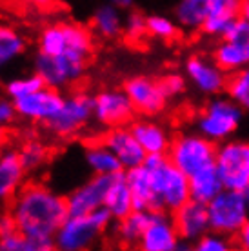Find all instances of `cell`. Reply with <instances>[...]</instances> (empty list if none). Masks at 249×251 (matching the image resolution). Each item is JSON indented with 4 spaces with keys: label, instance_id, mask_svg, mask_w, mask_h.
Wrapping results in <instances>:
<instances>
[{
    "label": "cell",
    "instance_id": "1",
    "mask_svg": "<svg viewBox=\"0 0 249 251\" xmlns=\"http://www.w3.org/2000/svg\"><path fill=\"white\" fill-rule=\"evenodd\" d=\"M6 209L20 233L38 239H53L69 217L66 197L38 180L25 182Z\"/></svg>",
    "mask_w": 249,
    "mask_h": 251
},
{
    "label": "cell",
    "instance_id": "2",
    "mask_svg": "<svg viewBox=\"0 0 249 251\" xmlns=\"http://www.w3.org/2000/svg\"><path fill=\"white\" fill-rule=\"evenodd\" d=\"M95 33L86 25L69 20H58L44 25L37 38V53L58 57V55H71V57L89 58L95 51Z\"/></svg>",
    "mask_w": 249,
    "mask_h": 251
},
{
    "label": "cell",
    "instance_id": "3",
    "mask_svg": "<svg viewBox=\"0 0 249 251\" xmlns=\"http://www.w3.org/2000/svg\"><path fill=\"white\" fill-rule=\"evenodd\" d=\"M113 222L106 207L87 215H69L53 237L56 251H91Z\"/></svg>",
    "mask_w": 249,
    "mask_h": 251
},
{
    "label": "cell",
    "instance_id": "4",
    "mask_svg": "<svg viewBox=\"0 0 249 251\" xmlns=\"http://www.w3.org/2000/svg\"><path fill=\"white\" fill-rule=\"evenodd\" d=\"M144 166L149 170L153 188H155L156 201L160 211L174 213L187 201H191L189 189V176L182 173L176 166L164 155H148Z\"/></svg>",
    "mask_w": 249,
    "mask_h": 251
},
{
    "label": "cell",
    "instance_id": "5",
    "mask_svg": "<svg viewBox=\"0 0 249 251\" xmlns=\"http://www.w3.org/2000/svg\"><path fill=\"white\" fill-rule=\"evenodd\" d=\"M246 111L227 95H215L195 117V131L215 144L237 137L242 127Z\"/></svg>",
    "mask_w": 249,
    "mask_h": 251
},
{
    "label": "cell",
    "instance_id": "6",
    "mask_svg": "<svg viewBox=\"0 0 249 251\" xmlns=\"http://www.w3.org/2000/svg\"><path fill=\"white\" fill-rule=\"evenodd\" d=\"M217 155V144L199 131H184L173 137L168 150V158L187 176L202 168L213 166Z\"/></svg>",
    "mask_w": 249,
    "mask_h": 251
},
{
    "label": "cell",
    "instance_id": "7",
    "mask_svg": "<svg viewBox=\"0 0 249 251\" xmlns=\"http://www.w3.org/2000/svg\"><path fill=\"white\" fill-rule=\"evenodd\" d=\"M93 119V95L87 91H71L66 95L60 111L44 124L55 138H71L80 135Z\"/></svg>",
    "mask_w": 249,
    "mask_h": 251
},
{
    "label": "cell",
    "instance_id": "8",
    "mask_svg": "<svg viewBox=\"0 0 249 251\" xmlns=\"http://www.w3.org/2000/svg\"><path fill=\"white\" fill-rule=\"evenodd\" d=\"M215 168L225 189L242 191L249 186V140L233 137L217 144Z\"/></svg>",
    "mask_w": 249,
    "mask_h": 251
},
{
    "label": "cell",
    "instance_id": "9",
    "mask_svg": "<svg viewBox=\"0 0 249 251\" xmlns=\"http://www.w3.org/2000/svg\"><path fill=\"white\" fill-rule=\"evenodd\" d=\"M207 213L211 231L233 239L248 222L249 207L244 201L242 191L224 188L207 204Z\"/></svg>",
    "mask_w": 249,
    "mask_h": 251
},
{
    "label": "cell",
    "instance_id": "10",
    "mask_svg": "<svg viewBox=\"0 0 249 251\" xmlns=\"http://www.w3.org/2000/svg\"><path fill=\"white\" fill-rule=\"evenodd\" d=\"M89 58L58 55L50 57L37 53L33 60V71L44 80L46 86L53 89H68L76 86L86 76Z\"/></svg>",
    "mask_w": 249,
    "mask_h": 251
},
{
    "label": "cell",
    "instance_id": "11",
    "mask_svg": "<svg viewBox=\"0 0 249 251\" xmlns=\"http://www.w3.org/2000/svg\"><path fill=\"white\" fill-rule=\"evenodd\" d=\"M135 115L137 111L124 89H102L93 95V119L102 127L129 126Z\"/></svg>",
    "mask_w": 249,
    "mask_h": 251
},
{
    "label": "cell",
    "instance_id": "12",
    "mask_svg": "<svg viewBox=\"0 0 249 251\" xmlns=\"http://www.w3.org/2000/svg\"><path fill=\"white\" fill-rule=\"evenodd\" d=\"M122 89L127 93L135 111L142 117L160 115L169 102V99L160 88V82L146 75H137L127 78Z\"/></svg>",
    "mask_w": 249,
    "mask_h": 251
},
{
    "label": "cell",
    "instance_id": "13",
    "mask_svg": "<svg viewBox=\"0 0 249 251\" xmlns=\"http://www.w3.org/2000/svg\"><path fill=\"white\" fill-rule=\"evenodd\" d=\"M64 99H66V95L60 89L44 86L35 93L15 100V106H17V113H19L20 120L44 126L60 111Z\"/></svg>",
    "mask_w": 249,
    "mask_h": 251
},
{
    "label": "cell",
    "instance_id": "14",
    "mask_svg": "<svg viewBox=\"0 0 249 251\" xmlns=\"http://www.w3.org/2000/svg\"><path fill=\"white\" fill-rule=\"evenodd\" d=\"M182 237L174 226L173 215L168 211H155L149 226L138 240L137 251H176Z\"/></svg>",
    "mask_w": 249,
    "mask_h": 251
},
{
    "label": "cell",
    "instance_id": "15",
    "mask_svg": "<svg viewBox=\"0 0 249 251\" xmlns=\"http://www.w3.org/2000/svg\"><path fill=\"white\" fill-rule=\"evenodd\" d=\"M115 175H93L66 197L69 215H87L104 207Z\"/></svg>",
    "mask_w": 249,
    "mask_h": 251
},
{
    "label": "cell",
    "instance_id": "16",
    "mask_svg": "<svg viewBox=\"0 0 249 251\" xmlns=\"http://www.w3.org/2000/svg\"><path fill=\"white\" fill-rule=\"evenodd\" d=\"M184 69H186V76L199 93L215 97V95L225 91L229 73H225L224 69L211 58L189 57Z\"/></svg>",
    "mask_w": 249,
    "mask_h": 251
},
{
    "label": "cell",
    "instance_id": "17",
    "mask_svg": "<svg viewBox=\"0 0 249 251\" xmlns=\"http://www.w3.org/2000/svg\"><path fill=\"white\" fill-rule=\"evenodd\" d=\"M100 140L109 148V150L117 155L124 170H131L142 166L148 153L144 151V148L138 144L137 137L133 135L129 126H119V127H109Z\"/></svg>",
    "mask_w": 249,
    "mask_h": 251
},
{
    "label": "cell",
    "instance_id": "18",
    "mask_svg": "<svg viewBox=\"0 0 249 251\" xmlns=\"http://www.w3.org/2000/svg\"><path fill=\"white\" fill-rule=\"evenodd\" d=\"M25 171L19 150L2 148L0 150V206H7L25 184Z\"/></svg>",
    "mask_w": 249,
    "mask_h": 251
},
{
    "label": "cell",
    "instance_id": "19",
    "mask_svg": "<svg viewBox=\"0 0 249 251\" xmlns=\"http://www.w3.org/2000/svg\"><path fill=\"white\" fill-rule=\"evenodd\" d=\"M171 215H173L174 226L180 233L182 240H186V242H195L200 237H204L206 233L211 231L207 204H204V202L191 199Z\"/></svg>",
    "mask_w": 249,
    "mask_h": 251
},
{
    "label": "cell",
    "instance_id": "20",
    "mask_svg": "<svg viewBox=\"0 0 249 251\" xmlns=\"http://www.w3.org/2000/svg\"><path fill=\"white\" fill-rule=\"evenodd\" d=\"M133 135L137 137L138 144L142 146L148 155H164L168 153L173 137L169 135L168 127L156 120H151V117L133 120L129 124Z\"/></svg>",
    "mask_w": 249,
    "mask_h": 251
},
{
    "label": "cell",
    "instance_id": "21",
    "mask_svg": "<svg viewBox=\"0 0 249 251\" xmlns=\"http://www.w3.org/2000/svg\"><path fill=\"white\" fill-rule=\"evenodd\" d=\"M125 182L129 186L133 201H135V209H151V211H160L158 201H156L151 173L146 166H137L131 170L124 171Z\"/></svg>",
    "mask_w": 249,
    "mask_h": 251
},
{
    "label": "cell",
    "instance_id": "22",
    "mask_svg": "<svg viewBox=\"0 0 249 251\" xmlns=\"http://www.w3.org/2000/svg\"><path fill=\"white\" fill-rule=\"evenodd\" d=\"M242 0H211L209 15L202 31L209 37L222 38L229 25L240 17Z\"/></svg>",
    "mask_w": 249,
    "mask_h": 251
},
{
    "label": "cell",
    "instance_id": "23",
    "mask_svg": "<svg viewBox=\"0 0 249 251\" xmlns=\"http://www.w3.org/2000/svg\"><path fill=\"white\" fill-rule=\"evenodd\" d=\"M84 160L93 175H117L120 171H125L117 155L100 138L86 146Z\"/></svg>",
    "mask_w": 249,
    "mask_h": 251
},
{
    "label": "cell",
    "instance_id": "24",
    "mask_svg": "<svg viewBox=\"0 0 249 251\" xmlns=\"http://www.w3.org/2000/svg\"><path fill=\"white\" fill-rule=\"evenodd\" d=\"M91 31L100 38L113 40L124 33V17L122 9L109 2L99 6L91 17Z\"/></svg>",
    "mask_w": 249,
    "mask_h": 251
},
{
    "label": "cell",
    "instance_id": "25",
    "mask_svg": "<svg viewBox=\"0 0 249 251\" xmlns=\"http://www.w3.org/2000/svg\"><path fill=\"white\" fill-rule=\"evenodd\" d=\"M104 207L111 213L115 222L127 217L131 211H135V201H133L129 186L125 182L124 171H120V173H117V175L113 176V182L106 195Z\"/></svg>",
    "mask_w": 249,
    "mask_h": 251
},
{
    "label": "cell",
    "instance_id": "26",
    "mask_svg": "<svg viewBox=\"0 0 249 251\" xmlns=\"http://www.w3.org/2000/svg\"><path fill=\"white\" fill-rule=\"evenodd\" d=\"M213 60L224 69L225 73H233L249 66V40H224L217 46L213 53Z\"/></svg>",
    "mask_w": 249,
    "mask_h": 251
},
{
    "label": "cell",
    "instance_id": "27",
    "mask_svg": "<svg viewBox=\"0 0 249 251\" xmlns=\"http://www.w3.org/2000/svg\"><path fill=\"white\" fill-rule=\"evenodd\" d=\"M153 213L155 211H151V209H135L127 217L117 220L115 233H117V239L120 240V244L125 248H137L142 233L149 226Z\"/></svg>",
    "mask_w": 249,
    "mask_h": 251
},
{
    "label": "cell",
    "instance_id": "28",
    "mask_svg": "<svg viewBox=\"0 0 249 251\" xmlns=\"http://www.w3.org/2000/svg\"><path fill=\"white\" fill-rule=\"evenodd\" d=\"M211 0H178L174 7V20L186 31H202L209 15Z\"/></svg>",
    "mask_w": 249,
    "mask_h": 251
},
{
    "label": "cell",
    "instance_id": "29",
    "mask_svg": "<svg viewBox=\"0 0 249 251\" xmlns=\"http://www.w3.org/2000/svg\"><path fill=\"white\" fill-rule=\"evenodd\" d=\"M189 189H191V199L193 201L209 204L224 189V184L218 176L215 164L202 168V170H199L197 173L189 176Z\"/></svg>",
    "mask_w": 249,
    "mask_h": 251
},
{
    "label": "cell",
    "instance_id": "30",
    "mask_svg": "<svg viewBox=\"0 0 249 251\" xmlns=\"http://www.w3.org/2000/svg\"><path fill=\"white\" fill-rule=\"evenodd\" d=\"M24 35H20L15 27L7 24H0V69L7 68L9 64L19 60L25 51Z\"/></svg>",
    "mask_w": 249,
    "mask_h": 251
},
{
    "label": "cell",
    "instance_id": "31",
    "mask_svg": "<svg viewBox=\"0 0 249 251\" xmlns=\"http://www.w3.org/2000/svg\"><path fill=\"white\" fill-rule=\"evenodd\" d=\"M0 251H56L53 239L27 237L19 229L0 235Z\"/></svg>",
    "mask_w": 249,
    "mask_h": 251
},
{
    "label": "cell",
    "instance_id": "32",
    "mask_svg": "<svg viewBox=\"0 0 249 251\" xmlns=\"http://www.w3.org/2000/svg\"><path fill=\"white\" fill-rule=\"evenodd\" d=\"M225 95L242 107L246 115H249V66L233 71L227 76Z\"/></svg>",
    "mask_w": 249,
    "mask_h": 251
},
{
    "label": "cell",
    "instance_id": "33",
    "mask_svg": "<svg viewBox=\"0 0 249 251\" xmlns=\"http://www.w3.org/2000/svg\"><path fill=\"white\" fill-rule=\"evenodd\" d=\"M19 153L27 175L33 171H38L50 160V148L40 140H35V138L25 140L24 144L19 148Z\"/></svg>",
    "mask_w": 249,
    "mask_h": 251
},
{
    "label": "cell",
    "instance_id": "34",
    "mask_svg": "<svg viewBox=\"0 0 249 251\" xmlns=\"http://www.w3.org/2000/svg\"><path fill=\"white\" fill-rule=\"evenodd\" d=\"M46 84L40 76L33 71L31 75H22V76H13L4 84V93L13 99V100H19L22 97H27V95L35 93L40 88H44Z\"/></svg>",
    "mask_w": 249,
    "mask_h": 251
},
{
    "label": "cell",
    "instance_id": "35",
    "mask_svg": "<svg viewBox=\"0 0 249 251\" xmlns=\"http://www.w3.org/2000/svg\"><path fill=\"white\" fill-rule=\"evenodd\" d=\"M178 27L176 20H171L162 15H149L148 17V35L156 40H173L178 35Z\"/></svg>",
    "mask_w": 249,
    "mask_h": 251
},
{
    "label": "cell",
    "instance_id": "36",
    "mask_svg": "<svg viewBox=\"0 0 249 251\" xmlns=\"http://www.w3.org/2000/svg\"><path fill=\"white\" fill-rule=\"evenodd\" d=\"M191 251H237L233 239L220 233L209 231L199 240L191 242Z\"/></svg>",
    "mask_w": 249,
    "mask_h": 251
},
{
    "label": "cell",
    "instance_id": "37",
    "mask_svg": "<svg viewBox=\"0 0 249 251\" xmlns=\"http://www.w3.org/2000/svg\"><path fill=\"white\" fill-rule=\"evenodd\" d=\"M148 35V17L142 13L129 11L124 19V37L129 42H140Z\"/></svg>",
    "mask_w": 249,
    "mask_h": 251
},
{
    "label": "cell",
    "instance_id": "38",
    "mask_svg": "<svg viewBox=\"0 0 249 251\" xmlns=\"http://www.w3.org/2000/svg\"><path fill=\"white\" fill-rule=\"evenodd\" d=\"M158 82H160V88H162V91L166 93L168 99H174V97H178V95L186 91V78L182 75L171 73V75L158 78Z\"/></svg>",
    "mask_w": 249,
    "mask_h": 251
},
{
    "label": "cell",
    "instance_id": "39",
    "mask_svg": "<svg viewBox=\"0 0 249 251\" xmlns=\"http://www.w3.org/2000/svg\"><path fill=\"white\" fill-rule=\"evenodd\" d=\"M19 120V113H17V106L15 100L9 99L7 95L0 97V127H11L15 122Z\"/></svg>",
    "mask_w": 249,
    "mask_h": 251
},
{
    "label": "cell",
    "instance_id": "40",
    "mask_svg": "<svg viewBox=\"0 0 249 251\" xmlns=\"http://www.w3.org/2000/svg\"><path fill=\"white\" fill-rule=\"evenodd\" d=\"M17 229V226H15V220H13L11 213L9 211H2L0 213V235H6V233H11Z\"/></svg>",
    "mask_w": 249,
    "mask_h": 251
},
{
    "label": "cell",
    "instance_id": "41",
    "mask_svg": "<svg viewBox=\"0 0 249 251\" xmlns=\"http://www.w3.org/2000/svg\"><path fill=\"white\" fill-rule=\"evenodd\" d=\"M235 240H237L238 250H240V251H249V219H248V222L242 226V229L237 233Z\"/></svg>",
    "mask_w": 249,
    "mask_h": 251
},
{
    "label": "cell",
    "instance_id": "42",
    "mask_svg": "<svg viewBox=\"0 0 249 251\" xmlns=\"http://www.w3.org/2000/svg\"><path fill=\"white\" fill-rule=\"evenodd\" d=\"M109 4H113V6H117L119 9H122V11H125V9H131L133 7V4H135V0H107Z\"/></svg>",
    "mask_w": 249,
    "mask_h": 251
},
{
    "label": "cell",
    "instance_id": "43",
    "mask_svg": "<svg viewBox=\"0 0 249 251\" xmlns=\"http://www.w3.org/2000/svg\"><path fill=\"white\" fill-rule=\"evenodd\" d=\"M27 4H31L35 7H50L53 4V0H24Z\"/></svg>",
    "mask_w": 249,
    "mask_h": 251
},
{
    "label": "cell",
    "instance_id": "44",
    "mask_svg": "<svg viewBox=\"0 0 249 251\" xmlns=\"http://www.w3.org/2000/svg\"><path fill=\"white\" fill-rule=\"evenodd\" d=\"M240 17L249 20V0H242V6H240Z\"/></svg>",
    "mask_w": 249,
    "mask_h": 251
},
{
    "label": "cell",
    "instance_id": "45",
    "mask_svg": "<svg viewBox=\"0 0 249 251\" xmlns=\"http://www.w3.org/2000/svg\"><path fill=\"white\" fill-rule=\"evenodd\" d=\"M7 142V129L6 127H0V150L6 146Z\"/></svg>",
    "mask_w": 249,
    "mask_h": 251
},
{
    "label": "cell",
    "instance_id": "46",
    "mask_svg": "<svg viewBox=\"0 0 249 251\" xmlns=\"http://www.w3.org/2000/svg\"><path fill=\"white\" fill-rule=\"evenodd\" d=\"M242 195H244V201H246V204H248V207H249V186L242 189Z\"/></svg>",
    "mask_w": 249,
    "mask_h": 251
}]
</instances>
